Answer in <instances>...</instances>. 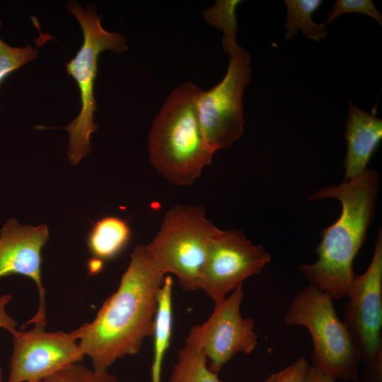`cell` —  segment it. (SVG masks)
<instances>
[{"mask_svg":"<svg viewBox=\"0 0 382 382\" xmlns=\"http://www.w3.org/2000/svg\"><path fill=\"white\" fill-rule=\"evenodd\" d=\"M130 257L117 290L95 318L73 330L81 352L98 371H108L117 359L138 354L153 335L158 294L166 274L144 245H137Z\"/></svg>","mask_w":382,"mask_h":382,"instance_id":"1","label":"cell"},{"mask_svg":"<svg viewBox=\"0 0 382 382\" xmlns=\"http://www.w3.org/2000/svg\"><path fill=\"white\" fill-rule=\"evenodd\" d=\"M379 173L366 170L337 185L314 192L310 199L335 198L342 204L339 219L322 231L317 261L299 266L301 274L335 301L347 297L356 276L354 260L361 248L374 216Z\"/></svg>","mask_w":382,"mask_h":382,"instance_id":"2","label":"cell"},{"mask_svg":"<svg viewBox=\"0 0 382 382\" xmlns=\"http://www.w3.org/2000/svg\"><path fill=\"white\" fill-rule=\"evenodd\" d=\"M201 90L189 81L175 88L149 134L151 165L175 185L192 184L215 153L204 138L198 118L197 100Z\"/></svg>","mask_w":382,"mask_h":382,"instance_id":"3","label":"cell"},{"mask_svg":"<svg viewBox=\"0 0 382 382\" xmlns=\"http://www.w3.org/2000/svg\"><path fill=\"white\" fill-rule=\"evenodd\" d=\"M333 301L328 294L308 284L291 300L284 322L308 330L313 367L335 380L357 381L361 362Z\"/></svg>","mask_w":382,"mask_h":382,"instance_id":"4","label":"cell"},{"mask_svg":"<svg viewBox=\"0 0 382 382\" xmlns=\"http://www.w3.org/2000/svg\"><path fill=\"white\" fill-rule=\"evenodd\" d=\"M66 7L79 21L83 36V45L75 57L66 63L67 74L74 79L81 93L80 112L64 127L70 135L66 154L70 163L76 166L92 149L90 137L98 127L93 122L97 110L94 86L98 56L105 50L122 54L128 50V46L120 33L109 32L102 27L101 16L97 14L95 6L82 8L71 1Z\"/></svg>","mask_w":382,"mask_h":382,"instance_id":"5","label":"cell"},{"mask_svg":"<svg viewBox=\"0 0 382 382\" xmlns=\"http://www.w3.org/2000/svg\"><path fill=\"white\" fill-rule=\"evenodd\" d=\"M218 229L202 206L179 204L166 212L156 235L144 246L165 274H174L183 289L196 291L210 241Z\"/></svg>","mask_w":382,"mask_h":382,"instance_id":"6","label":"cell"},{"mask_svg":"<svg viewBox=\"0 0 382 382\" xmlns=\"http://www.w3.org/2000/svg\"><path fill=\"white\" fill-rule=\"evenodd\" d=\"M229 57L224 79L211 89L201 90L197 100L202 133L215 152L231 146L244 130L243 96L251 75L250 57L238 46Z\"/></svg>","mask_w":382,"mask_h":382,"instance_id":"7","label":"cell"},{"mask_svg":"<svg viewBox=\"0 0 382 382\" xmlns=\"http://www.w3.org/2000/svg\"><path fill=\"white\" fill-rule=\"evenodd\" d=\"M244 296L241 285L214 303L208 319L193 325L185 339L186 344L204 353L214 372L219 373L238 353L250 354L258 345L254 320L243 317L241 313Z\"/></svg>","mask_w":382,"mask_h":382,"instance_id":"8","label":"cell"},{"mask_svg":"<svg viewBox=\"0 0 382 382\" xmlns=\"http://www.w3.org/2000/svg\"><path fill=\"white\" fill-rule=\"evenodd\" d=\"M270 261V254L241 231L219 228L209 243L199 289L219 302L246 279L259 274Z\"/></svg>","mask_w":382,"mask_h":382,"instance_id":"9","label":"cell"},{"mask_svg":"<svg viewBox=\"0 0 382 382\" xmlns=\"http://www.w3.org/2000/svg\"><path fill=\"white\" fill-rule=\"evenodd\" d=\"M344 309L343 323L361 362L382 357V231L378 229L371 260L355 276Z\"/></svg>","mask_w":382,"mask_h":382,"instance_id":"10","label":"cell"},{"mask_svg":"<svg viewBox=\"0 0 382 382\" xmlns=\"http://www.w3.org/2000/svg\"><path fill=\"white\" fill-rule=\"evenodd\" d=\"M6 382L43 381L84 359L74 332H47L35 325L27 331L16 330Z\"/></svg>","mask_w":382,"mask_h":382,"instance_id":"11","label":"cell"},{"mask_svg":"<svg viewBox=\"0 0 382 382\" xmlns=\"http://www.w3.org/2000/svg\"><path fill=\"white\" fill-rule=\"evenodd\" d=\"M49 238L46 224L23 226L13 218L0 230V278L12 274L27 277L35 283L39 293V306L34 316L23 326L47 324L45 289L42 286L41 251Z\"/></svg>","mask_w":382,"mask_h":382,"instance_id":"12","label":"cell"},{"mask_svg":"<svg viewBox=\"0 0 382 382\" xmlns=\"http://www.w3.org/2000/svg\"><path fill=\"white\" fill-rule=\"evenodd\" d=\"M345 137L347 149L344 181H347L367 170L368 163L382 139V120L350 103Z\"/></svg>","mask_w":382,"mask_h":382,"instance_id":"13","label":"cell"},{"mask_svg":"<svg viewBox=\"0 0 382 382\" xmlns=\"http://www.w3.org/2000/svg\"><path fill=\"white\" fill-rule=\"evenodd\" d=\"M130 239L131 229L127 221L108 216L93 224L87 236V247L92 260L103 265L119 256Z\"/></svg>","mask_w":382,"mask_h":382,"instance_id":"14","label":"cell"},{"mask_svg":"<svg viewBox=\"0 0 382 382\" xmlns=\"http://www.w3.org/2000/svg\"><path fill=\"white\" fill-rule=\"evenodd\" d=\"M173 279L166 276L158 294V306L155 316L154 357L151 368V382H161L163 358L170 346L173 325Z\"/></svg>","mask_w":382,"mask_h":382,"instance_id":"15","label":"cell"},{"mask_svg":"<svg viewBox=\"0 0 382 382\" xmlns=\"http://www.w3.org/2000/svg\"><path fill=\"white\" fill-rule=\"evenodd\" d=\"M287 17L285 22L286 40L295 37L299 29L311 40L325 39L328 31L325 26L316 23L312 16L321 6L322 0H286Z\"/></svg>","mask_w":382,"mask_h":382,"instance_id":"16","label":"cell"},{"mask_svg":"<svg viewBox=\"0 0 382 382\" xmlns=\"http://www.w3.org/2000/svg\"><path fill=\"white\" fill-rule=\"evenodd\" d=\"M169 382H223L218 373L212 371L204 353L185 344L178 352Z\"/></svg>","mask_w":382,"mask_h":382,"instance_id":"17","label":"cell"},{"mask_svg":"<svg viewBox=\"0 0 382 382\" xmlns=\"http://www.w3.org/2000/svg\"><path fill=\"white\" fill-rule=\"evenodd\" d=\"M241 1H217L203 13L204 19L212 26L221 29L224 37L222 45L226 53L231 54L239 45L236 42L238 23L236 9Z\"/></svg>","mask_w":382,"mask_h":382,"instance_id":"18","label":"cell"},{"mask_svg":"<svg viewBox=\"0 0 382 382\" xmlns=\"http://www.w3.org/2000/svg\"><path fill=\"white\" fill-rule=\"evenodd\" d=\"M1 22L0 20V28ZM38 55L37 49L30 45L23 47H13L0 38V84L12 72Z\"/></svg>","mask_w":382,"mask_h":382,"instance_id":"19","label":"cell"},{"mask_svg":"<svg viewBox=\"0 0 382 382\" xmlns=\"http://www.w3.org/2000/svg\"><path fill=\"white\" fill-rule=\"evenodd\" d=\"M45 380L47 382H119L108 371H98L81 363L69 365Z\"/></svg>","mask_w":382,"mask_h":382,"instance_id":"20","label":"cell"},{"mask_svg":"<svg viewBox=\"0 0 382 382\" xmlns=\"http://www.w3.org/2000/svg\"><path fill=\"white\" fill-rule=\"evenodd\" d=\"M347 13H360L368 15L382 25V15L371 0H336L325 21V26L333 22L339 16Z\"/></svg>","mask_w":382,"mask_h":382,"instance_id":"21","label":"cell"},{"mask_svg":"<svg viewBox=\"0 0 382 382\" xmlns=\"http://www.w3.org/2000/svg\"><path fill=\"white\" fill-rule=\"evenodd\" d=\"M309 366L305 357L301 356L291 364L270 374L260 382H302Z\"/></svg>","mask_w":382,"mask_h":382,"instance_id":"22","label":"cell"},{"mask_svg":"<svg viewBox=\"0 0 382 382\" xmlns=\"http://www.w3.org/2000/svg\"><path fill=\"white\" fill-rule=\"evenodd\" d=\"M11 299L12 296L8 294L0 296V328L12 334L16 330L17 323L6 311V305Z\"/></svg>","mask_w":382,"mask_h":382,"instance_id":"23","label":"cell"},{"mask_svg":"<svg viewBox=\"0 0 382 382\" xmlns=\"http://www.w3.org/2000/svg\"><path fill=\"white\" fill-rule=\"evenodd\" d=\"M366 365L364 379L361 382H382V357Z\"/></svg>","mask_w":382,"mask_h":382,"instance_id":"24","label":"cell"},{"mask_svg":"<svg viewBox=\"0 0 382 382\" xmlns=\"http://www.w3.org/2000/svg\"><path fill=\"white\" fill-rule=\"evenodd\" d=\"M302 382H336L335 379L323 373L318 369L309 366Z\"/></svg>","mask_w":382,"mask_h":382,"instance_id":"25","label":"cell"},{"mask_svg":"<svg viewBox=\"0 0 382 382\" xmlns=\"http://www.w3.org/2000/svg\"><path fill=\"white\" fill-rule=\"evenodd\" d=\"M0 382H5L4 378L3 369L0 367Z\"/></svg>","mask_w":382,"mask_h":382,"instance_id":"26","label":"cell"},{"mask_svg":"<svg viewBox=\"0 0 382 382\" xmlns=\"http://www.w3.org/2000/svg\"><path fill=\"white\" fill-rule=\"evenodd\" d=\"M31 382H47L45 380L43 381H31Z\"/></svg>","mask_w":382,"mask_h":382,"instance_id":"27","label":"cell"}]
</instances>
